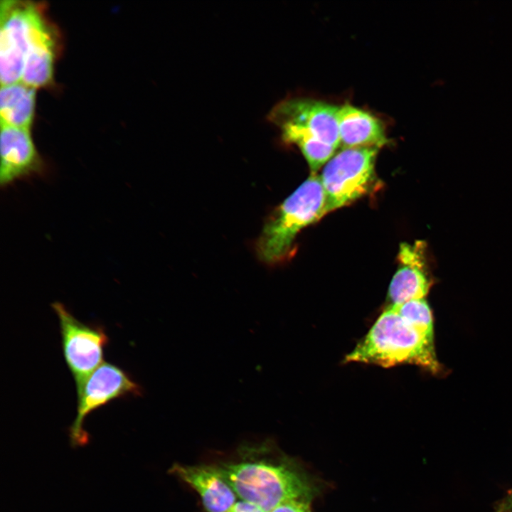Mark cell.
Masks as SVG:
<instances>
[{
    "instance_id": "obj_1",
    "label": "cell",
    "mask_w": 512,
    "mask_h": 512,
    "mask_svg": "<svg viewBox=\"0 0 512 512\" xmlns=\"http://www.w3.org/2000/svg\"><path fill=\"white\" fill-rule=\"evenodd\" d=\"M217 468L238 498L265 512L293 500L311 501L319 492L318 485L305 471L285 459L247 457Z\"/></svg>"
},
{
    "instance_id": "obj_2",
    "label": "cell",
    "mask_w": 512,
    "mask_h": 512,
    "mask_svg": "<svg viewBox=\"0 0 512 512\" xmlns=\"http://www.w3.org/2000/svg\"><path fill=\"white\" fill-rule=\"evenodd\" d=\"M344 362L385 368L413 364L433 374L442 370L434 351V334L411 324L389 307L385 308L365 337L346 356Z\"/></svg>"
},
{
    "instance_id": "obj_3",
    "label": "cell",
    "mask_w": 512,
    "mask_h": 512,
    "mask_svg": "<svg viewBox=\"0 0 512 512\" xmlns=\"http://www.w3.org/2000/svg\"><path fill=\"white\" fill-rule=\"evenodd\" d=\"M338 106L306 97L278 102L268 119L281 132L284 142L297 146L311 173H316L340 147Z\"/></svg>"
},
{
    "instance_id": "obj_4",
    "label": "cell",
    "mask_w": 512,
    "mask_h": 512,
    "mask_svg": "<svg viewBox=\"0 0 512 512\" xmlns=\"http://www.w3.org/2000/svg\"><path fill=\"white\" fill-rule=\"evenodd\" d=\"M325 194L319 175L311 173L265 222L256 242L260 259L267 264L284 260L297 235L324 215Z\"/></svg>"
},
{
    "instance_id": "obj_5",
    "label": "cell",
    "mask_w": 512,
    "mask_h": 512,
    "mask_svg": "<svg viewBox=\"0 0 512 512\" xmlns=\"http://www.w3.org/2000/svg\"><path fill=\"white\" fill-rule=\"evenodd\" d=\"M377 148H344L325 164L319 175L325 194L324 215L368 193L375 183Z\"/></svg>"
},
{
    "instance_id": "obj_6",
    "label": "cell",
    "mask_w": 512,
    "mask_h": 512,
    "mask_svg": "<svg viewBox=\"0 0 512 512\" xmlns=\"http://www.w3.org/2000/svg\"><path fill=\"white\" fill-rule=\"evenodd\" d=\"M51 306L59 319L64 358L79 395L88 378L104 362L109 338L101 326L80 321L62 303L55 302Z\"/></svg>"
},
{
    "instance_id": "obj_7",
    "label": "cell",
    "mask_w": 512,
    "mask_h": 512,
    "mask_svg": "<svg viewBox=\"0 0 512 512\" xmlns=\"http://www.w3.org/2000/svg\"><path fill=\"white\" fill-rule=\"evenodd\" d=\"M142 393L141 386L124 370L104 361L90 375L78 395L77 415L69 428L72 447H82L89 442L83 422L90 412L115 399L131 395L141 396Z\"/></svg>"
},
{
    "instance_id": "obj_8",
    "label": "cell",
    "mask_w": 512,
    "mask_h": 512,
    "mask_svg": "<svg viewBox=\"0 0 512 512\" xmlns=\"http://www.w3.org/2000/svg\"><path fill=\"white\" fill-rule=\"evenodd\" d=\"M35 4L28 1H1V85L21 82L28 48L29 31Z\"/></svg>"
},
{
    "instance_id": "obj_9",
    "label": "cell",
    "mask_w": 512,
    "mask_h": 512,
    "mask_svg": "<svg viewBox=\"0 0 512 512\" xmlns=\"http://www.w3.org/2000/svg\"><path fill=\"white\" fill-rule=\"evenodd\" d=\"M0 149L2 188L18 180L47 174V166L35 147L29 129L1 126Z\"/></svg>"
},
{
    "instance_id": "obj_10",
    "label": "cell",
    "mask_w": 512,
    "mask_h": 512,
    "mask_svg": "<svg viewBox=\"0 0 512 512\" xmlns=\"http://www.w3.org/2000/svg\"><path fill=\"white\" fill-rule=\"evenodd\" d=\"M55 47V41L52 28L46 21L40 6L35 5L21 82L36 89L50 82Z\"/></svg>"
},
{
    "instance_id": "obj_11",
    "label": "cell",
    "mask_w": 512,
    "mask_h": 512,
    "mask_svg": "<svg viewBox=\"0 0 512 512\" xmlns=\"http://www.w3.org/2000/svg\"><path fill=\"white\" fill-rule=\"evenodd\" d=\"M425 246L422 242L400 245V267L388 288L389 305L422 299L427 294L432 282L427 272Z\"/></svg>"
},
{
    "instance_id": "obj_12",
    "label": "cell",
    "mask_w": 512,
    "mask_h": 512,
    "mask_svg": "<svg viewBox=\"0 0 512 512\" xmlns=\"http://www.w3.org/2000/svg\"><path fill=\"white\" fill-rule=\"evenodd\" d=\"M171 472L198 493L207 512H227L238 501L217 466L176 464Z\"/></svg>"
},
{
    "instance_id": "obj_13",
    "label": "cell",
    "mask_w": 512,
    "mask_h": 512,
    "mask_svg": "<svg viewBox=\"0 0 512 512\" xmlns=\"http://www.w3.org/2000/svg\"><path fill=\"white\" fill-rule=\"evenodd\" d=\"M338 127L341 149H380L388 142L380 120L372 114L350 104L338 106Z\"/></svg>"
},
{
    "instance_id": "obj_14",
    "label": "cell",
    "mask_w": 512,
    "mask_h": 512,
    "mask_svg": "<svg viewBox=\"0 0 512 512\" xmlns=\"http://www.w3.org/2000/svg\"><path fill=\"white\" fill-rule=\"evenodd\" d=\"M36 88L22 82L1 85V126L29 129L33 117Z\"/></svg>"
},
{
    "instance_id": "obj_15",
    "label": "cell",
    "mask_w": 512,
    "mask_h": 512,
    "mask_svg": "<svg viewBox=\"0 0 512 512\" xmlns=\"http://www.w3.org/2000/svg\"><path fill=\"white\" fill-rule=\"evenodd\" d=\"M387 307L416 326L434 334L432 312L425 298L412 299Z\"/></svg>"
},
{
    "instance_id": "obj_16",
    "label": "cell",
    "mask_w": 512,
    "mask_h": 512,
    "mask_svg": "<svg viewBox=\"0 0 512 512\" xmlns=\"http://www.w3.org/2000/svg\"><path fill=\"white\" fill-rule=\"evenodd\" d=\"M310 502L304 500H293L280 504L270 512H312Z\"/></svg>"
},
{
    "instance_id": "obj_17",
    "label": "cell",
    "mask_w": 512,
    "mask_h": 512,
    "mask_svg": "<svg viewBox=\"0 0 512 512\" xmlns=\"http://www.w3.org/2000/svg\"><path fill=\"white\" fill-rule=\"evenodd\" d=\"M227 512H265L261 508L250 502L238 500Z\"/></svg>"
},
{
    "instance_id": "obj_18",
    "label": "cell",
    "mask_w": 512,
    "mask_h": 512,
    "mask_svg": "<svg viewBox=\"0 0 512 512\" xmlns=\"http://www.w3.org/2000/svg\"><path fill=\"white\" fill-rule=\"evenodd\" d=\"M494 512H512V487L496 503Z\"/></svg>"
}]
</instances>
